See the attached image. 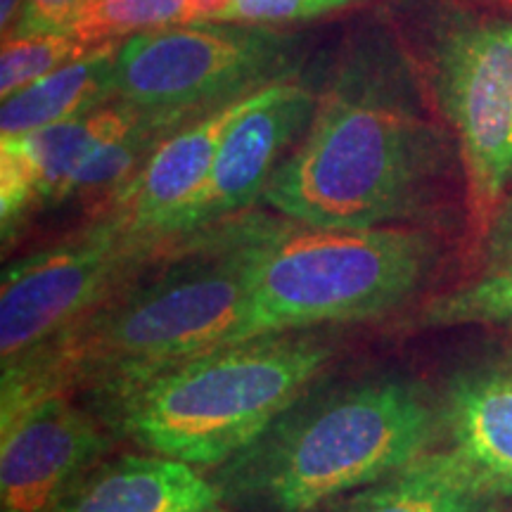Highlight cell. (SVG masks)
<instances>
[{
	"label": "cell",
	"mask_w": 512,
	"mask_h": 512,
	"mask_svg": "<svg viewBox=\"0 0 512 512\" xmlns=\"http://www.w3.org/2000/svg\"><path fill=\"white\" fill-rule=\"evenodd\" d=\"M306 36L283 27L195 22L119 43L114 95L145 112L200 117L302 74Z\"/></svg>",
	"instance_id": "7"
},
{
	"label": "cell",
	"mask_w": 512,
	"mask_h": 512,
	"mask_svg": "<svg viewBox=\"0 0 512 512\" xmlns=\"http://www.w3.org/2000/svg\"><path fill=\"white\" fill-rule=\"evenodd\" d=\"M107 427L62 392L0 418V512H48L105 460Z\"/></svg>",
	"instance_id": "10"
},
{
	"label": "cell",
	"mask_w": 512,
	"mask_h": 512,
	"mask_svg": "<svg viewBox=\"0 0 512 512\" xmlns=\"http://www.w3.org/2000/svg\"><path fill=\"white\" fill-rule=\"evenodd\" d=\"M403 41L456 143L477 249L512 188V10L448 8Z\"/></svg>",
	"instance_id": "6"
},
{
	"label": "cell",
	"mask_w": 512,
	"mask_h": 512,
	"mask_svg": "<svg viewBox=\"0 0 512 512\" xmlns=\"http://www.w3.org/2000/svg\"><path fill=\"white\" fill-rule=\"evenodd\" d=\"M254 209L171 242L93 313L3 368L0 418L48 394H102L221 347L238 328Z\"/></svg>",
	"instance_id": "2"
},
{
	"label": "cell",
	"mask_w": 512,
	"mask_h": 512,
	"mask_svg": "<svg viewBox=\"0 0 512 512\" xmlns=\"http://www.w3.org/2000/svg\"><path fill=\"white\" fill-rule=\"evenodd\" d=\"M366 3L370 0H233L221 22L287 29L292 24L313 22Z\"/></svg>",
	"instance_id": "20"
},
{
	"label": "cell",
	"mask_w": 512,
	"mask_h": 512,
	"mask_svg": "<svg viewBox=\"0 0 512 512\" xmlns=\"http://www.w3.org/2000/svg\"><path fill=\"white\" fill-rule=\"evenodd\" d=\"M418 328H463V325H484V328L512 330V273H477L427 299L420 306Z\"/></svg>",
	"instance_id": "17"
},
{
	"label": "cell",
	"mask_w": 512,
	"mask_h": 512,
	"mask_svg": "<svg viewBox=\"0 0 512 512\" xmlns=\"http://www.w3.org/2000/svg\"><path fill=\"white\" fill-rule=\"evenodd\" d=\"M86 43L69 31L34 36H3L0 48V100L10 98L29 83L79 60L88 53Z\"/></svg>",
	"instance_id": "19"
},
{
	"label": "cell",
	"mask_w": 512,
	"mask_h": 512,
	"mask_svg": "<svg viewBox=\"0 0 512 512\" xmlns=\"http://www.w3.org/2000/svg\"><path fill=\"white\" fill-rule=\"evenodd\" d=\"M83 0H24L17 24L8 36H34L67 31Z\"/></svg>",
	"instance_id": "22"
},
{
	"label": "cell",
	"mask_w": 512,
	"mask_h": 512,
	"mask_svg": "<svg viewBox=\"0 0 512 512\" xmlns=\"http://www.w3.org/2000/svg\"><path fill=\"white\" fill-rule=\"evenodd\" d=\"M185 24V0H83L67 31L88 48Z\"/></svg>",
	"instance_id": "18"
},
{
	"label": "cell",
	"mask_w": 512,
	"mask_h": 512,
	"mask_svg": "<svg viewBox=\"0 0 512 512\" xmlns=\"http://www.w3.org/2000/svg\"><path fill=\"white\" fill-rule=\"evenodd\" d=\"M214 512H223V508L221 510H214Z\"/></svg>",
	"instance_id": "25"
},
{
	"label": "cell",
	"mask_w": 512,
	"mask_h": 512,
	"mask_svg": "<svg viewBox=\"0 0 512 512\" xmlns=\"http://www.w3.org/2000/svg\"><path fill=\"white\" fill-rule=\"evenodd\" d=\"M458 150L411 50L384 12L347 31L316 86L304 133L261 202L335 228L420 226Z\"/></svg>",
	"instance_id": "1"
},
{
	"label": "cell",
	"mask_w": 512,
	"mask_h": 512,
	"mask_svg": "<svg viewBox=\"0 0 512 512\" xmlns=\"http://www.w3.org/2000/svg\"><path fill=\"white\" fill-rule=\"evenodd\" d=\"M508 361H510V363H512V354H510V356H508Z\"/></svg>",
	"instance_id": "24"
},
{
	"label": "cell",
	"mask_w": 512,
	"mask_h": 512,
	"mask_svg": "<svg viewBox=\"0 0 512 512\" xmlns=\"http://www.w3.org/2000/svg\"><path fill=\"white\" fill-rule=\"evenodd\" d=\"M439 401L444 446L489 494L512 503V363L460 370Z\"/></svg>",
	"instance_id": "13"
},
{
	"label": "cell",
	"mask_w": 512,
	"mask_h": 512,
	"mask_svg": "<svg viewBox=\"0 0 512 512\" xmlns=\"http://www.w3.org/2000/svg\"><path fill=\"white\" fill-rule=\"evenodd\" d=\"M335 354L323 328L280 332L207 349L93 399L140 451L219 470L320 382Z\"/></svg>",
	"instance_id": "4"
},
{
	"label": "cell",
	"mask_w": 512,
	"mask_h": 512,
	"mask_svg": "<svg viewBox=\"0 0 512 512\" xmlns=\"http://www.w3.org/2000/svg\"><path fill=\"white\" fill-rule=\"evenodd\" d=\"M313 105L316 86L304 81L302 74L273 83L228 128L207 181L164 228V242L254 209L273 171L304 133Z\"/></svg>",
	"instance_id": "9"
},
{
	"label": "cell",
	"mask_w": 512,
	"mask_h": 512,
	"mask_svg": "<svg viewBox=\"0 0 512 512\" xmlns=\"http://www.w3.org/2000/svg\"><path fill=\"white\" fill-rule=\"evenodd\" d=\"M271 86L178 126L155 147L138 174L107 202L98 216H112L128 233L169 245L162 238L164 228L207 181L228 128Z\"/></svg>",
	"instance_id": "12"
},
{
	"label": "cell",
	"mask_w": 512,
	"mask_h": 512,
	"mask_svg": "<svg viewBox=\"0 0 512 512\" xmlns=\"http://www.w3.org/2000/svg\"><path fill=\"white\" fill-rule=\"evenodd\" d=\"M121 41L102 43L79 60L64 64L3 100L0 138L22 136L62 121L83 117L112 102L114 60Z\"/></svg>",
	"instance_id": "16"
},
{
	"label": "cell",
	"mask_w": 512,
	"mask_h": 512,
	"mask_svg": "<svg viewBox=\"0 0 512 512\" xmlns=\"http://www.w3.org/2000/svg\"><path fill=\"white\" fill-rule=\"evenodd\" d=\"M143 114L145 110L114 98L83 117L0 138V230L5 245L31 216L62 204L64 190L86 157Z\"/></svg>",
	"instance_id": "11"
},
{
	"label": "cell",
	"mask_w": 512,
	"mask_h": 512,
	"mask_svg": "<svg viewBox=\"0 0 512 512\" xmlns=\"http://www.w3.org/2000/svg\"><path fill=\"white\" fill-rule=\"evenodd\" d=\"M169 245L95 216L53 245L17 256L0 278V358L22 361L74 330Z\"/></svg>",
	"instance_id": "8"
},
{
	"label": "cell",
	"mask_w": 512,
	"mask_h": 512,
	"mask_svg": "<svg viewBox=\"0 0 512 512\" xmlns=\"http://www.w3.org/2000/svg\"><path fill=\"white\" fill-rule=\"evenodd\" d=\"M233 0H185V24L221 22Z\"/></svg>",
	"instance_id": "23"
},
{
	"label": "cell",
	"mask_w": 512,
	"mask_h": 512,
	"mask_svg": "<svg viewBox=\"0 0 512 512\" xmlns=\"http://www.w3.org/2000/svg\"><path fill=\"white\" fill-rule=\"evenodd\" d=\"M444 441L441 401L425 384L373 375L313 384L216 472L223 503L249 512H320Z\"/></svg>",
	"instance_id": "3"
},
{
	"label": "cell",
	"mask_w": 512,
	"mask_h": 512,
	"mask_svg": "<svg viewBox=\"0 0 512 512\" xmlns=\"http://www.w3.org/2000/svg\"><path fill=\"white\" fill-rule=\"evenodd\" d=\"M475 252L479 259L477 273H512V188L498 204Z\"/></svg>",
	"instance_id": "21"
},
{
	"label": "cell",
	"mask_w": 512,
	"mask_h": 512,
	"mask_svg": "<svg viewBox=\"0 0 512 512\" xmlns=\"http://www.w3.org/2000/svg\"><path fill=\"white\" fill-rule=\"evenodd\" d=\"M252 216L245 306L221 347L389 316L425 290L441 256L425 226H313L256 207Z\"/></svg>",
	"instance_id": "5"
},
{
	"label": "cell",
	"mask_w": 512,
	"mask_h": 512,
	"mask_svg": "<svg viewBox=\"0 0 512 512\" xmlns=\"http://www.w3.org/2000/svg\"><path fill=\"white\" fill-rule=\"evenodd\" d=\"M448 446L413 460L392 475L339 498L323 512H503Z\"/></svg>",
	"instance_id": "15"
},
{
	"label": "cell",
	"mask_w": 512,
	"mask_h": 512,
	"mask_svg": "<svg viewBox=\"0 0 512 512\" xmlns=\"http://www.w3.org/2000/svg\"><path fill=\"white\" fill-rule=\"evenodd\" d=\"M221 508V489L202 470L140 451L102 460L48 512H214Z\"/></svg>",
	"instance_id": "14"
}]
</instances>
